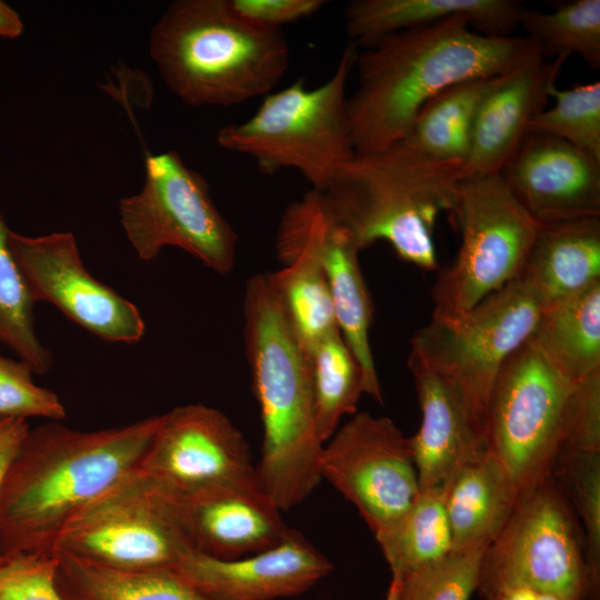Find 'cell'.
<instances>
[{
	"mask_svg": "<svg viewBox=\"0 0 600 600\" xmlns=\"http://www.w3.org/2000/svg\"><path fill=\"white\" fill-rule=\"evenodd\" d=\"M539 54L527 37H489L464 17L391 33L357 53L347 110L356 154L400 142L421 108L447 88L500 76Z\"/></svg>",
	"mask_w": 600,
	"mask_h": 600,
	"instance_id": "1",
	"label": "cell"
},
{
	"mask_svg": "<svg viewBox=\"0 0 600 600\" xmlns=\"http://www.w3.org/2000/svg\"><path fill=\"white\" fill-rule=\"evenodd\" d=\"M162 414L96 431L50 421L29 429L0 492V556L53 553L64 524L137 468Z\"/></svg>",
	"mask_w": 600,
	"mask_h": 600,
	"instance_id": "2",
	"label": "cell"
},
{
	"mask_svg": "<svg viewBox=\"0 0 600 600\" xmlns=\"http://www.w3.org/2000/svg\"><path fill=\"white\" fill-rule=\"evenodd\" d=\"M243 314L246 356L263 429L258 477L276 507L287 511L322 480L324 443L316 426L310 359L269 273L248 280Z\"/></svg>",
	"mask_w": 600,
	"mask_h": 600,
	"instance_id": "3",
	"label": "cell"
},
{
	"mask_svg": "<svg viewBox=\"0 0 600 600\" xmlns=\"http://www.w3.org/2000/svg\"><path fill=\"white\" fill-rule=\"evenodd\" d=\"M149 53L190 107H231L272 92L289 67L281 29L259 26L230 0H177L153 24Z\"/></svg>",
	"mask_w": 600,
	"mask_h": 600,
	"instance_id": "4",
	"label": "cell"
},
{
	"mask_svg": "<svg viewBox=\"0 0 600 600\" xmlns=\"http://www.w3.org/2000/svg\"><path fill=\"white\" fill-rule=\"evenodd\" d=\"M461 179L462 164L398 142L356 154L319 192L360 250L386 241L403 261L431 271L438 268L433 228L441 211H451Z\"/></svg>",
	"mask_w": 600,
	"mask_h": 600,
	"instance_id": "5",
	"label": "cell"
},
{
	"mask_svg": "<svg viewBox=\"0 0 600 600\" xmlns=\"http://www.w3.org/2000/svg\"><path fill=\"white\" fill-rule=\"evenodd\" d=\"M357 48L349 43L332 76L307 89L299 79L266 96L248 120L217 132L218 144L251 158L261 172L299 171L313 190H324L356 156L347 110V83Z\"/></svg>",
	"mask_w": 600,
	"mask_h": 600,
	"instance_id": "6",
	"label": "cell"
},
{
	"mask_svg": "<svg viewBox=\"0 0 600 600\" xmlns=\"http://www.w3.org/2000/svg\"><path fill=\"white\" fill-rule=\"evenodd\" d=\"M192 550L174 492L139 466L81 508L53 548V552L138 570L173 569Z\"/></svg>",
	"mask_w": 600,
	"mask_h": 600,
	"instance_id": "7",
	"label": "cell"
},
{
	"mask_svg": "<svg viewBox=\"0 0 600 600\" xmlns=\"http://www.w3.org/2000/svg\"><path fill=\"white\" fill-rule=\"evenodd\" d=\"M514 586L568 600H594L580 523L552 476L518 499L503 528L483 550L476 592L491 600Z\"/></svg>",
	"mask_w": 600,
	"mask_h": 600,
	"instance_id": "8",
	"label": "cell"
},
{
	"mask_svg": "<svg viewBox=\"0 0 600 600\" xmlns=\"http://www.w3.org/2000/svg\"><path fill=\"white\" fill-rule=\"evenodd\" d=\"M543 303L517 278L462 312L433 310L410 354L452 384L484 421L496 379L529 340Z\"/></svg>",
	"mask_w": 600,
	"mask_h": 600,
	"instance_id": "9",
	"label": "cell"
},
{
	"mask_svg": "<svg viewBox=\"0 0 600 600\" xmlns=\"http://www.w3.org/2000/svg\"><path fill=\"white\" fill-rule=\"evenodd\" d=\"M451 211L461 243L432 287L436 311L462 312L517 279L539 224L501 172L462 177Z\"/></svg>",
	"mask_w": 600,
	"mask_h": 600,
	"instance_id": "10",
	"label": "cell"
},
{
	"mask_svg": "<svg viewBox=\"0 0 600 600\" xmlns=\"http://www.w3.org/2000/svg\"><path fill=\"white\" fill-rule=\"evenodd\" d=\"M573 387L530 340L509 357L496 379L486 416L488 449L519 498L552 476L564 444Z\"/></svg>",
	"mask_w": 600,
	"mask_h": 600,
	"instance_id": "11",
	"label": "cell"
},
{
	"mask_svg": "<svg viewBox=\"0 0 600 600\" xmlns=\"http://www.w3.org/2000/svg\"><path fill=\"white\" fill-rule=\"evenodd\" d=\"M141 190L119 202L122 230L137 257L150 261L176 247L207 268L228 273L237 234L216 207L206 179L176 151L148 154Z\"/></svg>",
	"mask_w": 600,
	"mask_h": 600,
	"instance_id": "12",
	"label": "cell"
},
{
	"mask_svg": "<svg viewBox=\"0 0 600 600\" xmlns=\"http://www.w3.org/2000/svg\"><path fill=\"white\" fill-rule=\"evenodd\" d=\"M321 479L332 484L377 533L419 494L410 437L388 417L356 412L324 442Z\"/></svg>",
	"mask_w": 600,
	"mask_h": 600,
	"instance_id": "13",
	"label": "cell"
},
{
	"mask_svg": "<svg viewBox=\"0 0 600 600\" xmlns=\"http://www.w3.org/2000/svg\"><path fill=\"white\" fill-rule=\"evenodd\" d=\"M8 239L36 302L53 304L101 340H141L146 323L138 307L87 270L71 232L31 237L10 230Z\"/></svg>",
	"mask_w": 600,
	"mask_h": 600,
	"instance_id": "14",
	"label": "cell"
},
{
	"mask_svg": "<svg viewBox=\"0 0 600 600\" xmlns=\"http://www.w3.org/2000/svg\"><path fill=\"white\" fill-rule=\"evenodd\" d=\"M276 248L280 260L304 250L318 261L329 284L338 327L361 368L364 393L382 402L369 340L373 306L358 260L360 249L327 211L319 191L312 189L286 209Z\"/></svg>",
	"mask_w": 600,
	"mask_h": 600,
	"instance_id": "15",
	"label": "cell"
},
{
	"mask_svg": "<svg viewBox=\"0 0 600 600\" xmlns=\"http://www.w3.org/2000/svg\"><path fill=\"white\" fill-rule=\"evenodd\" d=\"M139 467L178 492L213 486L263 490L241 431L224 413L202 403L162 413Z\"/></svg>",
	"mask_w": 600,
	"mask_h": 600,
	"instance_id": "16",
	"label": "cell"
},
{
	"mask_svg": "<svg viewBox=\"0 0 600 600\" xmlns=\"http://www.w3.org/2000/svg\"><path fill=\"white\" fill-rule=\"evenodd\" d=\"M173 570L211 600H278L309 591L333 564L289 528L281 541L260 552L220 560L192 550Z\"/></svg>",
	"mask_w": 600,
	"mask_h": 600,
	"instance_id": "17",
	"label": "cell"
},
{
	"mask_svg": "<svg viewBox=\"0 0 600 600\" xmlns=\"http://www.w3.org/2000/svg\"><path fill=\"white\" fill-rule=\"evenodd\" d=\"M501 173L538 224L600 217V159L561 139L529 133Z\"/></svg>",
	"mask_w": 600,
	"mask_h": 600,
	"instance_id": "18",
	"label": "cell"
},
{
	"mask_svg": "<svg viewBox=\"0 0 600 600\" xmlns=\"http://www.w3.org/2000/svg\"><path fill=\"white\" fill-rule=\"evenodd\" d=\"M566 60L536 54L493 78L476 113L462 177L503 170L543 110Z\"/></svg>",
	"mask_w": 600,
	"mask_h": 600,
	"instance_id": "19",
	"label": "cell"
},
{
	"mask_svg": "<svg viewBox=\"0 0 600 600\" xmlns=\"http://www.w3.org/2000/svg\"><path fill=\"white\" fill-rule=\"evenodd\" d=\"M171 490L192 549L211 558L232 560L260 552L281 541L289 530L281 510L261 489L213 486L189 492Z\"/></svg>",
	"mask_w": 600,
	"mask_h": 600,
	"instance_id": "20",
	"label": "cell"
},
{
	"mask_svg": "<svg viewBox=\"0 0 600 600\" xmlns=\"http://www.w3.org/2000/svg\"><path fill=\"white\" fill-rule=\"evenodd\" d=\"M421 426L410 437L420 490H444L467 464L488 450L484 421L448 381L412 356L408 358Z\"/></svg>",
	"mask_w": 600,
	"mask_h": 600,
	"instance_id": "21",
	"label": "cell"
},
{
	"mask_svg": "<svg viewBox=\"0 0 600 600\" xmlns=\"http://www.w3.org/2000/svg\"><path fill=\"white\" fill-rule=\"evenodd\" d=\"M522 6L517 0H353L343 17L350 43L363 49L391 33L458 16L481 34L509 37Z\"/></svg>",
	"mask_w": 600,
	"mask_h": 600,
	"instance_id": "22",
	"label": "cell"
},
{
	"mask_svg": "<svg viewBox=\"0 0 600 600\" xmlns=\"http://www.w3.org/2000/svg\"><path fill=\"white\" fill-rule=\"evenodd\" d=\"M518 278L544 307L600 281V217L539 224Z\"/></svg>",
	"mask_w": 600,
	"mask_h": 600,
	"instance_id": "23",
	"label": "cell"
},
{
	"mask_svg": "<svg viewBox=\"0 0 600 600\" xmlns=\"http://www.w3.org/2000/svg\"><path fill=\"white\" fill-rule=\"evenodd\" d=\"M443 498L453 551L486 548L519 499L508 473L489 449L450 480Z\"/></svg>",
	"mask_w": 600,
	"mask_h": 600,
	"instance_id": "24",
	"label": "cell"
},
{
	"mask_svg": "<svg viewBox=\"0 0 600 600\" xmlns=\"http://www.w3.org/2000/svg\"><path fill=\"white\" fill-rule=\"evenodd\" d=\"M529 340L572 383L600 372V281L543 307Z\"/></svg>",
	"mask_w": 600,
	"mask_h": 600,
	"instance_id": "25",
	"label": "cell"
},
{
	"mask_svg": "<svg viewBox=\"0 0 600 600\" xmlns=\"http://www.w3.org/2000/svg\"><path fill=\"white\" fill-rule=\"evenodd\" d=\"M53 553L56 584L64 600H211L173 569H123Z\"/></svg>",
	"mask_w": 600,
	"mask_h": 600,
	"instance_id": "26",
	"label": "cell"
},
{
	"mask_svg": "<svg viewBox=\"0 0 600 600\" xmlns=\"http://www.w3.org/2000/svg\"><path fill=\"white\" fill-rule=\"evenodd\" d=\"M493 78L464 80L438 93L400 142L430 159L463 164L478 107Z\"/></svg>",
	"mask_w": 600,
	"mask_h": 600,
	"instance_id": "27",
	"label": "cell"
},
{
	"mask_svg": "<svg viewBox=\"0 0 600 600\" xmlns=\"http://www.w3.org/2000/svg\"><path fill=\"white\" fill-rule=\"evenodd\" d=\"M374 537L392 579L401 580L448 557L453 542L443 490H420L411 506Z\"/></svg>",
	"mask_w": 600,
	"mask_h": 600,
	"instance_id": "28",
	"label": "cell"
},
{
	"mask_svg": "<svg viewBox=\"0 0 600 600\" xmlns=\"http://www.w3.org/2000/svg\"><path fill=\"white\" fill-rule=\"evenodd\" d=\"M281 261L284 267L269 273L270 280L309 353L322 338L339 329L329 284L318 261L304 250L291 252Z\"/></svg>",
	"mask_w": 600,
	"mask_h": 600,
	"instance_id": "29",
	"label": "cell"
},
{
	"mask_svg": "<svg viewBox=\"0 0 600 600\" xmlns=\"http://www.w3.org/2000/svg\"><path fill=\"white\" fill-rule=\"evenodd\" d=\"M308 354L316 426L324 443L343 417L357 412L358 401L364 393L363 377L339 329L322 338Z\"/></svg>",
	"mask_w": 600,
	"mask_h": 600,
	"instance_id": "30",
	"label": "cell"
},
{
	"mask_svg": "<svg viewBox=\"0 0 600 600\" xmlns=\"http://www.w3.org/2000/svg\"><path fill=\"white\" fill-rule=\"evenodd\" d=\"M518 23L542 58L578 54L591 69L600 68V0L560 2L550 12L522 6Z\"/></svg>",
	"mask_w": 600,
	"mask_h": 600,
	"instance_id": "31",
	"label": "cell"
},
{
	"mask_svg": "<svg viewBox=\"0 0 600 600\" xmlns=\"http://www.w3.org/2000/svg\"><path fill=\"white\" fill-rule=\"evenodd\" d=\"M9 231L0 213V343L8 346L34 373H46L52 367V354L37 336L36 300L10 250Z\"/></svg>",
	"mask_w": 600,
	"mask_h": 600,
	"instance_id": "32",
	"label": "cell"
},
{
	"mask_svg": "<svg viewBox=\"0 0 600 600\" xmlns=\"http://www.w3.org/2000/svg\"><path fill=\"white\" fill-rule=\"evenodd\" d=\"M552 478L561 488L580 523L589 582L600 597V453L562 452Z\"/></svg>",
	"mask_w": 600,
	"mask_h": 600,
	"instance_id": "33",
	"label": "cell"
},
{
	"mask_svg": "<svg viewBox=\"0 0 600 600\" xmlns=\"http://www.w3.org/2000/svg\"><path fill=\"white\" fill-rule=\"evenodd\" d=\"M550 97L554 104L542 110L530 123L529 133L561 139L600 159V82L578 84Z\"/></svg>",
	"mask_w": 600,
	"mask_h": 600,
	"instance_id": "34",
	"label": "cell"
},
{
	"mask_svg": "<svg viewBox=\"0 0 600 600\" xmlns=\"http://www.w3.org/2000/svg\"><path fill=\"white\" fill-rule=\"evenodd\" d=\"M486 548L452 551L434 564L396 579L397 600H470Z\"/></svg>",
	"mask_w": 600,
	"mask_h": 600,
	"instance_id": "35",
	"label": "cell"
},
{
	"mask_svg": "<svg viewBox=\"0 0 600 600\" xmlns=\"http://www.w3.org/2000/svg\"><path fill=\"white\" fill-rule=\"evenodd\" d=\"M32 373L27 362L0 356V417L64 419L67 412L59 396L38 386Z\"/></svg>",
	"mask_w": 600,
	"mask_h": 600,
	"instance_id": "36",
	"label": "cell"
},
{
	"mask_svg": "<svg viewBox=\"0 0 600 600\" xmlns=\"http://www.w3.org/2000/svg\"><path fill=\"white\" fill-rule=\"evenodd\" d=\"M54 553L0 556V600H64L56 584Z\"/></svg>",
	"mask_w": 600,
	"mask_h": 600,
	"instance_id": "37",
	"label": "cell"
},
{
	"mask_svg": "<svg viewBox=\"0 0 600 600\" xmlns=\"http://www.w3.org/2000/svg\"><path fill=\"white\" fill-rule=\"evenodd\" d=\"M562 452L600 453V372L574 383Z\"/></svg>",
	"mask_w": 600,
	"mask_h": 600,
	"instance_id": "38",
	"label": "cell"
},
{
	"mask_svg": "<svg viewBox=\"0 0 600 600\" xmlns=\"http://www.w3.org/2000/svg\"><path fill=\"white\" fill-rule=\"evenodd\" d=\"M233 10L241 17L267 28L281 26L309 18L319 12L324 0H230Z\"/></svg>",
	"mask_w": 600,
	"mask_h": 600,
	"instance_id": "39",
	"label": "cell"
},
{
	"mask_svg": "<svg viewBox=\"0 0 600 600\" xmlns=\"http://www.w3.org/2000/svg\"><path fill=\"white\" fill-rule=\"evenodd\" d=\"M29 429L26 419L0 417V492L11 461Z\"/></svg>",
	"mask_w": 600,
	"mask_h": 600,
	"instance_id": "40",
	"label": "cell"
},
{
	"mask_svg": "<svg viewBox=\"0 0 600 600\" xmlns=\"http://www.w3.org/2000/svg\"><path fill=\"white\" fill-rule=\"evenodd\" d=\"M23 30L24 24L18 11L8 3L0 1V38H19Z\"/></svg>",
	"mask_w": 600,
	"mask_h": 600,
	"instance_id": "41",
	"label": "cell"
},
{
	"mask_svg": "<svg viewBox=\"0 0 600 600\" xmlns=\"http://www.w3.org/2000/svg\"><path fill=\"white\" fill-rule=\"evenodd\" d=\"M533 588L514 586L500 590L491 600H533Z\"/></svg>",
	"mask_w": 600,
	"mask_h": 600,
	"instance_id": "42",
	"label": "cell"
},
{
	"mask_svg": "<svg viewBox=\"0 0 600 600\" xmlns=\"http://www.w3.org/2000/svg\"><path fill=\"white\" fill-rule=\"evenodd\" d=\"M398 594V581L396 579H391L386 600H397Z\"/></svg>",
	"mask_w": 600,
	"mask_h": 600,
	"instance_id": "43",
	"label": "cell"
}]
</instances>
